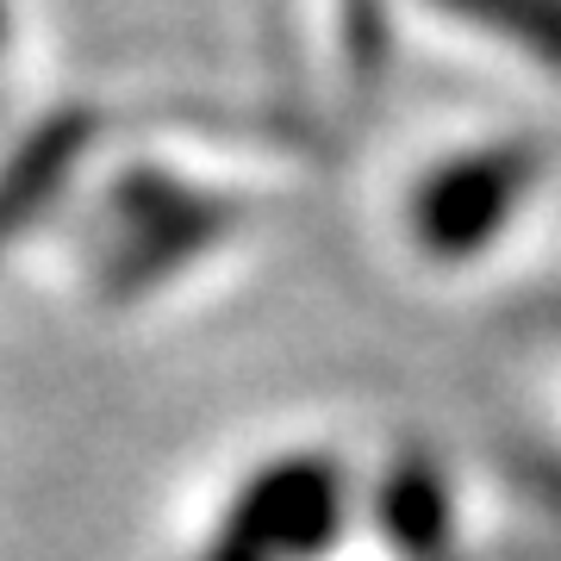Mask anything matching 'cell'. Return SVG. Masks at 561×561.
Listing matches in <instances>:
<instances>
[{"label": "cell", "mask_w": 561, "mask_h": 561, "mask_svg": "<svg viewBox=\"0 0 561 561\" xmlns=\"http://www.w3.org/2000/svg\"><path fill=\"white\" fill-rule=\"evenodd\" d=\"M113 213L125 219L119 256L106 262V294L113 300H138L162 275H175L181 262L206 256L213 243L231 238L238 206L219 194H194L162 169H125L113 187Z\"/></svg>", "instance_id": "cell-1"}, {"label": "cell", "mask_w": 561, "mask_h": 561, "mask_svg": "<svg viewBox=\"0 0 561 561\" xmlns=\"http://www.w3.org/2000/svg\"><path fill=\"white\" fill-rule=\"evenodd\" d=\"M537 169H542L537 144H524V138H500V144L468 150V157H449L443 169L424 175L419 201H412L419 243L443 262L481 256L486 243L512 225L524 194L537 187Z\"/></svg>", "instance_id": "cell-2"}, {"label": "cell", "mask_w": 561, "mask_h": 561, "mask_svg": "<svg viewBox=\"0 0 561 561\" xmlns=\"http://www.w3.org/2000/svg\"><path fill=\"white\" fill-rule=\"evenodd\" d=\"M343 474L324 456H280L238 486L219 530L243 537L268 561H319L343 530Z\"/></svg>", "instance_id": "cell-3"}, {"label": "cell", "mask_w": 561, "mask_h": 561, "mask_svg": "<svg viewBox=\"0 0 561 561\" xmlns=\"http://www.w3.org/2000/svg\"><path fill=\"white\" fill-rule=\"evenodd\" d=\"M88 138H94V113L88 106H62V113L38 119L7 150V162H0V250L62 194V181L76 175Z\"/></svg>", "instance_id": "cell-4"}, {"label": "cell", "mask_w": 561, "mask_h": 561, "mask_svg": "<svg viewBox=\"0 0 561 561\" xmlns=\"http://www.w3.org/2000/svg\"><path fill=\"white\" fill-rule=\"evenodd\" d=\"M375 518H381V537L400 549L405 561H449V537H456V500L443 486L437 461L431 456H400L381 474V493H375Z\"/></svg>", "instance_id": "cell-5"}, {"label": "cell", "mask_w": 561, "mask_h": 561, "mask_svg": "<svg viewBox=\"0 0 561 561\" xmlns=\"http://www.w3.org/2000/svg\"><path fill=\"white\" fill-rule=\"evenodd\" d=\"M437 7L561 76V0H437Z\"/></svg>", "instance_id": "cell-6"}, {"label": "cell", "mask_w": 561, "mask_h": 561, "mask_svg": "<svg viewBox=\"0 0 561 561\" xmlns=\"http://www.w3.org/2000/svg\"><path fill=\"white\" fill-rule=\"evenodd\" d=\"M343 13V57L356 69L362 88H375L387 69V20H381V0H337Z\"/></svg>", "instance_id": "cell-7"}, {"label": "cell", "mask_w": 561, "mask_h": 561, "mask_svg": "<svg viewBox=\"0 0 561 561\" xmlns=\"http://www.w3.org/2000/svg\"><path fill=\"white\" fill-rule=\"evenodd\" d=\"M512 474H518V486L530 493V500L549 512V518L561 524V456H537V449H518L512 456Z\"/></svg>", "instance_id": "cell-8"}, {"label": "cell", "mask_w": 561, "mask_h": 561, "mask_svg": "<svg viewBox=\"0 0 561 561\" xmlns=\"http://www.w3.org/2000/svg\"><path fill=\"white\" fill-rule=\"evenodd\" d=\"M201 561H268V556H262V549H250L243 537H231V530H219V537L206 542Z\"/></svg>", "instance_id": "cell-9"}, {"label": "cell", "mask_w": 561, "mask_h": 561, "mask_svg": "<svg viewBox=\"0 0 561 561\" xmlns=\"http://www.w3.org/2000/svg\"><path fill=\"white\" fill-rule=\"evenodd\" d=\"M0 32H7V0H0Z\"/></svg>", "instance_id": "cell-10"}]
</instances>
